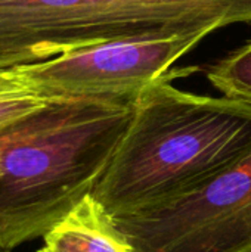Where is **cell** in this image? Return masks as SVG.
Returning a JSON list of instances; mask_svg holds the SVG:
<instances>
[{"label": "cell", "mask_w": 251, "mask_h": 252, "mask_svg": "<svg viewBox=\"0 0 251 252\" xmlns=\"http://www.w3.org/2000/svg\"><path fill=\"white\" fill-rule=\"evenodd\" d=\"M178 72L148 86L92 196L109 217L183 196L251 149V103L180 90Z\"/></svg>", "instance_id": "cell-1"}, {"label": "cell", "mask_w": 251, "mask_h": 252, "mask_svg": "<svg viewBox=\"0 0 251 252\" xmlns=\"http://www.w3.org/2000/svg\"><path fill=\"white\" fill-rule=\"evenodd\" d=\"M135 100L46 99L7 124L0 252L43 238L92 195L132 121Z\"/></svg>", "instance_id": "cell-2"}, {"label": "cell", "mask_w": 251, "mask_h": 252, "mask_svg": "<svg viewBox=\"0 0 251 252\" xmlns=\"http://www.w3.org/2000/svg\"><path fill=\"white\" fill-rule=\"evenodd\" d=\"M111 219L133 252H251V149L180 198Z\"/></svg>", "instance_id": "cell-3"}, {"label": "cell", "mask_w": 251, "mask_h": 252, "mask_svg": "<svg viewBox=\"0 0 251 252\" xmlns=\"http://www.w3.org/2000/svg\"><path fill=\"white\" fill-rule=\"evenodd\" d=\"M204 38L192 34L105 41L10 69L25 92L43 99L135 100Z\"/></svg>", "instance_id": "cell-4"}, {"label": "cell", "mask_w": 251, "mask_h": 252, "mask_svg": "<svg viewBox=\"0 0 251 252\" xmlns=\"http://www.w3.org/2000/svg\"><path fill=\"white\" fill-rule=\"evenodd\" d=\"M43 242L37 252H133L92 195L55 224Z\"/></svg>", "instance_id": "cell-5"}, {"label": "cell", "mask_w": 251, "mask_h": 252, "mask_svg": "<svg viewBox=\"0 0 251 252\" xmlns=\"http://www.w3.org/2000/svg\"><path fill=\"white\" fill-rule=\"evenodd\" d=\"M206 75L223 96L251 103V40L209 66Z\"/></svg>", "instance_id": "cell-6"}, {"label": "cell", "mask_w": 251, "mask_h": 252, "mask_svg": "<svg viewBox=\"0 0 251 252\" xmlns=\"http://www.w3.org/2000/svg\"><path fill=\"white\" fill-rule=\"evenodd\" d=\"M44 100L46 99L28 92L0 97V127L34 111L44 103Z\"/></svg>", "instance_id": "cell-7"}, {"label": "cell", "mask_w": 251, "mask_h": 252, "mask_svg": "<svg viewBox=\"0 0 251 252\" xmlns=\"http://www.w3.org/2000/svg\"><path fill=\"white\" fill-rule=\"evenodd\" d=\"M24 92L25 90L15 78L12 69H0V97L16 94V93H24Z\"/></svg>", "instance_id": "cell-8"}]
</instances>
